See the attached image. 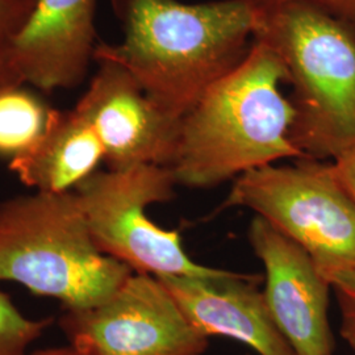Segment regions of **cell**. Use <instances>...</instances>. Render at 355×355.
Returning a JSON list of instances; mask_svg holds the SVG:
<instances>
[{"mask_svg": "<svg viewBox=\"0 0 355 355\" xmlns=\"http://www.w3.org/2000/svg\"><path fill=\"white\" fill-rule=\"evenodd\" d=\"M177 187L170 167L136 165L99 170L74 192L95 246L133 272L157 278L227 275L229 270L193 261L178 230L149 217V208L171 202Z\"/></svg>", "mask_w": 355, "mask_h": 355, "instance_id": "obj_5", "label": "cell"}, {"mask_svg": "<svg viewBox=\"0 0 355 355\" xmlns=\"http://www.w3.org/2000/svg\"><path fill=\"white\" fill-rule=\"evenodd\" d=\"M287 80L278 54L254 40L241 62L182 117L168 166L178 187L212 189L282 159L305 158L291 141L295 111L280 91Z\"/></svg>", "mask_w": 355, "mask_h": 355, "instance_id": "obj_2", "label": "cell"}, {"mask_svg": "<svg viewBox=\"0 0 355 355\" xmlns=\"http://www.w3.org/2000/svg\"><path fill=\"white\" fill-rule=\"evenodd\" d=\"M104 149L94 129L76 112L57 111L44 137L31 152L8 164L19 180L33 191H74L99 171Z\"/></svg>", "mask_w": 355, "mask_h": 355, "instance_id": "obj_12", "label": "cell"}, {"mask_svg": "<svg viewBox=\"0 0 355 355\" xmlns=\"http://www.w3.org/2000/svg\"><path fill=\"white\" fill-rule=\"evenodd\" d=\"M60 327L80 355H204L209 346L162 280L139 272L101 304L64 311Z\"/></svg>", "mask_w": 355, "mask_h": 355, "instance_id": "obj_7", "label": "cell"}, {"mask_svg": "<svg viewBox=\"0 0 355 355\" xmlns=\"http://www.w3.org/2000/svg\"><path fill=\"white\" fill-rule=\"evenodd\" d=\"M254 40L284 64L293 89L292 144L331 161L355 145V29L305 3L262 13Z\"/></svg>", "mask_w": 355, "mask_h": 355, "instance_id": "obj_4", "label": "cell"}, {"mask_svg": "<svg viewBox=\"0 0 355 355\" xmlns=\"http://www.w3.org/2000/svg\"><path fill=\"white\" fill-rule=\"evenodd\" d=\"M191 324L208 338L225 337L258 355H296L267 306L261 277L230 271L224 277H162Z\"/></svg>", "mask_w": 355, "mask_h": 355, "instance_id": "obj_10", "label": "cell"}, {"mask_svg": "<svg viewBox=\"0 0 355 355\" xmlns=\"http://www.w3.org/2000/svg\"><path fill=\"white\" fill-rule=\"evenodd\" d=\"M96 0H37L15 41L24 83L51 92L74 89L94 61Z\"/></svg>", "mask_w": 355, "mask_h": 355, "instance_id": "obj_11", "label": "cell"}, {"mask_svg": "<svg viewBox=\"0 0 355 355\" xmlns=\"http://www.w3.org/2000/svg\"><path fill=\"white\" fill-rule=\"evenodd\" d=\"M132 274L95 246L76 192L32 191L0 202V282L83 311Z\"/></svg>", "mask_w": 355, "mask_h": 355, "instance_id": "obj_3", "label": "cell"}, {"mask_svg": "<svg viewBox=\"0 0 355 355\" xmlns=\"http://www.w3.org/2000/svg\"><path fill=\"white\" fill-rule=\"evenodd\" d=\"M330 162L337 180L355 207V145L340 153Z\"/></svg>", "mask_w": 355, "mask_h": 355, "instance_id": "obj_18", "label": "cell"}, {"mask_svg": "<svg viewBox=\"0 0 355 355\" xmlns=\"http://www.w3.org/2000/svg\"><path fill=\"white\" fill-rule=\"evenodd\" d=\"M51 324V318H29L0 290V355H31Z\"/></svg>", "mask_w": 355, "mask_h": 355, "instance_id": "obj_14", "label": "cell"}, {"mask_svg": "<svg viewBox=\"0 0 355 355\" xmlns=\"http://www.w3.org/2000/svg\"><path fill=\"white\" fill-rule=\"evenodd\" d=\"M254 11L261 13L270 12L292 3H305L315 6L320 10L337 17L343 23L355 29V0H243Z\"/></svg>", "mask_w": 355, "mask_h": 355, "instance_id": "obj_17", "label": "cell"}, {"mask_svg": "<svg viewBox=\"0 0 355 355\" xmlns=\"http://www.w3.org/2000/svg\"><path fill=\"white\" fill-rule=\"evenodd\" d=\"M23 86L0 91V159L8 164L37 145L57 112Z\"/></svg>", "mask_w": 355, "mask_h": 355, "instance_id": "obj_13", "label": "cell"}, {"mask_svg": "<svg viewBox=\"0 0 355 355\" xmlns=\"http://www.w3.org/2000/svg\"><path fill=\"white\" fill-rule=\"evenodd\" d=\"M98 71L74 110L94 129L108 168L171 165L180 119L167 114L127 70L96 58Z\"/></svg>", "mask_w": 355, "mask_h": 355, "instance_id": "obj_8", "label": "cell"}, {"mask_svg": "<svg viewBox=\"0 0 355 355\" xmlns=\"http://www.w3.org/2000/svg\"><path fill=\"white\" fill-rule=\"evenodd\" d=\"M329 282L340 312V334L355 355V266L330 271L324 275Z\"/></svg>", "mask_w": 355, "mask_h": 355, "instance_id": "obj_16", "label": "cell"}, {"mask_svg": "<svg viewBox=\"0 0 355 355\" xmlns=\"http://www.w3.org/2000/svg\"><path fill=\"white\" fill-rule=\"evenodd\" d=\"M245 208L313 259L318 271L355 266V207L330 161L295 159L237 178L217 211Z\"/></svg>", "mask_w": 355, "mask_h": 355, "instance_id": "obj_6", "label": "cell"}, {"mask_svg": "<svg viewBox=\"0 0 355 355\" xmlns=\"http://www.w3.org/2000/svg\"><path fill=\"white\" fill-rule=\"evenodd\" d=\"M36 3L37 0H0V91L24 85L15 64L13 49Z\"/></svg>", "mask_w": 355, "mask_h": 355, "instance_id": "obj_15", "label": "cell"}, {"mask_svg": "<svg viewBox=\"0 0 355 355\" xmlns=\"http://www.w3.org/2000/svg\"><path fill=\"white\" fill-rule=\"evenodd\" d=\"M249 243L263 265L267 306L296 355H334L329 282L299 245L254 216Z\"/></svg>", "mask_w": 355, "mask_h": 355, "instance_id": "obj_9", "label": "cell"}, {"mask_svg": "<svg viewBox=\"0 0 355 355\" xmlns=\"http://www.w3.org/2000/svg\"><path fill=\"white\" fill-rule=\"evenodd\" d=\"M120 44L99 42L94 60L123 66L146 95L180 119L246 57L262 13L243 0H110Z\"/></svg>", "mask_w": 355, "mask_h": 355, "instance_id": "obj_1", "label": "cell"}, {"mask_svg": "<svg viewBox=\"0 0 355 355\" xmlns=\"http://www.w3.org/2000/svg\"><path fill=\"white\" fill-rule=\"evenodd\" d=\"M31 355H80L70 345H61V346H51L33 350Z\"/></svg>", "mask_w": 355, "mask_h": 355, "instance_id": "obj_19", "label": "cell"}]
</instances>
